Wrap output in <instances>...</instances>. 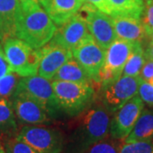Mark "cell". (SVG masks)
<instances>
[{
  "label": "cell",
  "instance_id": "7402d4cb",
  "mask_svg": "<svg viewBox=\"0 0 153 153\" xmlns=\"http://www.w3.org/2000/svg\"><path fill=\"white\" fill-rule=\"evenodd\" d=\"M146 61L145 56V49L143 44H140L133 52L124 66L123 74V76H140L143 66Z\"/></svg>",
  "mask_w": 153,
  "mask_h": 153
},
{
  "label": "cell",
  "instance_id": "3957f363",
  "mask_svg": "<svg viewBox=\"0 0 153 153\" xmlns=\"http://www.w3.org/2000/svg\"><path fill=\"white\" fill-rule=\"evenodd\" d=\"M52 85L60 114L75 117L97 100L91 84L53 80Z\"/></svg>",
  "mask_w": 153,
  "mask_h": 153
},
{
  "label": "cell",
  "instance_id": "2e32d148",
  "mask_svg": "<svg viewBox=\"0 0 153 153\" xmlns=\"http://www.w3.org/2000/svg\"><path fill=\"white\" fill-rule=\"evenodd\" d=\"M117 38L140 42L146 38V30L140 19L128 16H111Z\"/></svg>",
  "mask_w": 153,
  "mask_h": 153
},
{
  "label": "cell",
  "instance_id": "1f68e13d",
  "mask_svg": "<svg viewBox=\"0 0 153 153\" xmlns=\"http://www.w3.org/2000/svg\"><path fill=\"white\" fill-rule=\"evenodd\" d=\"M145 56L146 60H153V42H149L145 49Z\"/></svg>",
  "mask_w": 153,
  "mask_h": 153
},
{
  "label": "cell",
  "instance_id": "cb8c5ba5",
  "mask_svg": "<svg viewBox=\"0 0 153 153\" xmlns=\"http://www.w3.org/2000/svg\"><path fill=\"white\" fill-rule=\"evenodd\" d=\"M19 75L11 71L0 78V98L11 97L19 82Z\"/></svg>",
  "mask_w": 153,
  "mask_h": 153
},
{
  "label": "cell",
  "instance_id": "30bf717a",
  "mask_svg": "<svg viewBox=\"0 0 153 153\" xmlns=\"http://www.w3.org/2000/svg\"><path fill=\"white\" fill-rule=\"evenodd\" d=\"M145 105L142 99L137 94L112 114L109 136L123 141L132 131L140 115L145 108Z\"/></svg>",
  "mask_w": 153,
  "mask_h": 153
},
{
  "label": "cell",
  "instance_id": "7a4b0ae2",
  "mask_svg": "<svg viewBox=\"0 0 153 153\" xmlns=\"http://www.w3.org/2000/svg\"><path fill=\"white\" fill-rule=\"evenodd\" d=\"M57 27L38 2L21 3V10L15 23L14 38L41 49L54 37Z\"/></svg>",
  "mask_w": 153,
  "mask_h": 153
},
{
  "label": "cell",
  "instance_id": "4316f807",
  "mask_svg": "<svg viewBox=\"0 0 153 153\" xmlns=\"http://www.w3.org/2000/svg\"><path fill=\"white\" fill-rule=\"evenodd\" d=\"M140 97L142 100L150 107H153V86L149 84L148 82L143 81L141 82L139 87V94Z\"/></svg>",
  "mask_w": 153,
  "mask_h": 153
},
{
  "label": "cell",
  "instance_id": "44dd1931",
  "mask_svg": "<svg viewBox=\"0 0 153 153\" xmlns=\"http://www.w3.org/2000/svg\"><path fill=\"white\" fill-rule=\"evenodd\" d=\"M110 16H128L141 19L145 8L143 0H108Z\"/></svg>",
  "mask_w": 153,
  "mask_h": 153
},
{
  "label": "cell",
  "instance_id": "5b68a950",
  "mask_svg": "<svg viewBox=\"0 0 153 153\" xmlns=\"http://www.w3.org/2000/svg\"><path fill=\"white\" fill-rule=\"evenodd\" d=\"M140 42L117 38L106 49L104 65L99 74L98 88L117 81L123 74L124 66Z\"/></svg>",
  "mask_w": 153,
  "mask_h": 153
},
{
  "label": "cell",
  "instance_id": "8d00e7d4",
  "mask_svg": "<svg viewBox=\"0 0 153 153\" xmlns=\"http://www.w3.org/2000/svg\"><path fill=\"white\" fill-rule=\"evenodd\" d=\"M143 1H144V0H143Z\"/></svg>",
  "mask_w": 153,
  "mask_h": 153
},
{
  "label": "cell",
  "instance_id": "ba28073f",
  "mask_svg": "<svg viewBox=\"0 0 153 153\" xmlns=\"http://www.w3.org/2000/svg\"><path fill=\"white\" fill-rule=\"evenodd\" d=\"M140 76H122L114 82L99 88V101L111 114L139 94Z\"/></svg>",
  "mask_w": 153,
  "mask_h": 153
},
{
  "label": "cell",
  "instance_id": "d590c367",
  "mask_svg": "<svg viewBox=\"0 0 153 153\" xmlns=\"http://www.w3.org/2000/svg\"><path fill=\"white\" fill-rule=\"evenodd\" d=\"M152 141H153V137H152Z\"/></svg>",
  "mask_w": 153,
  "mask_h": 153
},
{
  "label": "cell",
  "instance_id": "603a6c76",
  "mask_svg": "<svg viewBox=\"0 0 153 153\" xmlns=\"http://www.w3.org/2000/svg\"><path fill=\"white\" fill-rule=\"evenodd\" d=\"M123 141L107 137L94 143L82 153H120Z\"/></svg>",
  "mask_w": 153,
  "mask_h": 153
},
{
  "label": "cell",
  "instance_id": "f1b7e54d",
  "mask_svg": "<svg viewBox=\"0 0 153 153\" xmlns=\"http://www.w3.org/2000/svg\"><path fill=\"white\" fill-rule=\"evenodd\" d=\"M140 76L143 81L153 86V60H146Z\"/></svg>",
  "mask_w": 153,
  "mask_h": 153
},
{
  "label": "cell",
  "instance_id": "8992f818",
  "mask_svg": "<svg viewBox=\"0 0 153 153\" xmlns=\"http://www.w3.org/2000/svg\"><path fill=\"white\" fill-rule=\"evenodd\" d=\"M13 94H21L35 100L47 111L52 119L60 115L52 82L44 77L37 75L22 76Z\"/></svg>",
  "mask_w": 153,
  "mask_h": 153
},
{
  "label": "cell",
  "instance_id": "d6a6232c",
  "mask_svg": "<svg viewBox=\"0 0 153 153\" xmlns=\"http://www.w3.org/2000/svg\"><path fill=\"white\" fill-rule=\"evenodd\" d=\"M146 38L150 39L151 42H153V28H145Z\"/></svg>",
  "mask_w": 153,
  "mask_h": 153
},
{
  "label": "cell",
  "instance_id": "f546056e",
  "mask_svg": "<svg viewBox=\"0 0 153 153\" xmlns=\"http://www.w3.org/2000/svg\"><path fill=\"white\" fill-rule=\"evenodd\" d=\"M10 66L9 65L7 59H6L4 49L0 44V78L11 72Z\"/></svg>",
  "mask_w": 153,
  "mask_h": 153
},
{
  "label": "cell",
  "instance_id": "ffe728a7",
  "mask_svg": "<svg viewBox=\"0 0 153 153\" xmlns=\"http://www.w3.org/2000/svg\"><path fill=\"white\" fill-rule=\"evenodd\" d=\"M53 80L81 82V83L91 84L93 86L96 85L92 77L82 69V66L73 59V57L68 61H66L58 70Z\"/></svg>",
  "mask_w": 153,
  "mask_h": 153
},
{
  "label": "cell",
  "instance_id": "5bb4252c",
  "mask_svg": "<svg viewBox=\"0 0 153 153\" xmlns=\"http://www.w3.org/2000/svg\"><path fill=\"white\" fill-rule=\"evenodd\" d=\"M42 57L38 67V76L53 80L56 72L66 61L72 58L71 50L49 42L41 48Z\"/></svg>",
  "mask_w": 153,
  "mask_h": 153
},
{
  "label": "cell",
  "instance_id": "e575fe53",
  "mask_svg": "<svg viewBox=\"0 0 153 153\" xmlns=\"http://www.w3.org/2000/svg\"><path fill=\"white\" fill-rule=\"evenodd\" d=\"M38 0H20L21 3H28V2H38Z\"/></svg>",
  "mask_w": 153,
  "mask_h": 153
},
{
  "label": "cell",
  "instance_id": "ac0fdd59",
  "mask_svg": "<svg viewBox=\"0 0 153 153\" xmlns=\"http://www.w3.org/2000/svg\"><path fill=\"white\" fill-rule=\"evenodd\" d=\"M17 119L11 101L8 98H0V142L16 136Z\"/></svg>",
  "mask_w": 153,
  "mask_h": 153
},
{
  "label": "cell",
  "instance_id": "6da1fadb",
  "mask_svg": "<svg viewBox=\"0 0 153 153\" xmlns=\"http://www.w3.org/2000/svg\"><path fill=\"white\" fill-rule=\"evenodd\" d=\"M112 115L97 100L77 116L66 143L67 153H82L94 143L109 137Z\"/></svg>",
  "mask_w": 153,
  "mask_h": 153
},
{
  "label": "cell",
  "instance_id": "4dcf8cb0",
  "mask_svg": "<svg viewBox=\"0 0 153 153\" xmlns=\"http://www.w3.org/2000/svg\"><path fill=\"white\" fill-rule=\"evenodd\" d=\"M84 1L92 4L97 10L102 11L105 14L109 15V16L111 15L108 0H84Z\"/></svg>",
  "mask_w": 153,
  "mask_h": 153
},
{
  "label": "cell",
  "instance_id": "277c9868",
  "mask_svg": "<svg viewBox=\"0 0 153 153\" xmlns=\"http://www.w3.org/2000/svg\"><path fill=\"white\" fill-rule=\"evenodd\" d=\"M3 49L13 72L22 77L37 75L42 57L41 49H33L17 38H6Z\"/></svg>",
  "mask_w": 153,
  "mask_h": 153
},
{
  "label": "cell",
  "instance_id": "4fadbf2b",
  "mask_svg": "<svg viewBox=\"0 0 153 153\" xmlns=\"http://www.w3.org/2000/svg\"><path fill=\"white\" fill-rule=\"evenodd\" d=\"M10 101L16 119L23 124L43 125L52 121L51 117L41 105L27 96L13 94Z\"/></svg>",
  "mask_w": 153,
  "mask_h": 153
},
{
  "label": "cell",
  "instance_id": "9c48e42d",
  "mask_svg": "<svg viewBox=\"0 0 153 153\" xmlns=\"http://www.w3.org/2000/svg\"><path fill=\"white\" fill-rule=\"evenodd\" d=\"M78 13L84 18L94 40L106 50L117 38L111 17L87 2L83 4Z\"/></svg>",
  "mask_w": 153,
  "mask_h": 153
},
{
  "label": "cell",
  "instance_id": "83f0119b",
  "mask_svg": "<svg viewBox=\"0 0 153 153\" xmlns=\"http://www.w3.org/2000/svg\"><path fill=\"white\" fill-rule=\"evenodd\" d=\"M141 22L145 28H153V0H145Z\"/></svg>",
  "mask_w": 153,
  "mask_h": 153
},
{
  "label": "cell",
  "instance_id": "484cf974",
  "mask_svg": "<svg viewBox=\"0 0 153 153\" xmlns=\"http://www.w3.org/2000/svg\"><path fill=\"white\" fill-rule=\"evenodd\" d=\"M120 153H153V141L152 140L123 143Z\"/></svg>",
  "mask_w": 153,
  "mask_h": 153
},
{
  "label": "cell",
  "instance_id": "8fae6325",
  "mask_svg": "<svg viewBox=\"0 0 153 153\" xmlns=\"http://www.w3.org/2000/svg\"><path fill=\"white\" fill-rule=\"evenodd\" d=\"M71 52L73 59L98 85L99 74L104 65L106 50L102 49L92 37L76 46Z\"/></svg>",
  "mask_w": 153,
  "mask_h": 153
},
{
  "label": "cell",
  "instance_id": "e0dca14e",
  "mask_svg": "<svg viewBox=\"0 0 153 153\" xmlns=\"http://www.w3.org/2000/svg\"><path fill=\"white\" fill-rule=\"evenodd\" d=\"M21 10L20 0H0V40L14 38L15 23Z\"/></svg>",
  "mask_w": 153,
  "mask_h": 153
},
{
  "label": "cell",
  "instance_id": "d6986e66",
  "mask_svg": "<svg viewBox=\"0 0 153 153\" xmlns=\"http://www.w3.org/2000/svg\"><path fill=\"white\" fill-rule=\"evenodd\" d=\"M153 137V107L144 108L130 134L123 143L152 140Z\"/></svg>",
  "mask_w": 153,
  "mask_h": 153
},
{
  "label": "cell",
  "instance_id": "d4e9b609",
  "mask_svg": "<svg viewBox=\"0 0 153 153\" xmlns=\"http://www.w3.org/2000/svg\"><path fill=\"white\" fill-rule=\"evenodd\" d=\"M3 145L6 153H39L27 143L24 142L16 136L8 139Z\"/></svg>",
  "mask_w": 153,
  "mask_h": 153
},
{
  "label": "cell",
  "instance_id": "7c38bea8",
  "mask_svg": "<svg viewBox=\"0 0 153 153\" xmlns=\"http://www.w3.org/2000/svg\"><path fill=\"white\" fill-rule=\"evenodd\" d=\"M90 38L92 36L84 18L77 13L66 23L57 27L54 37L49 42L72 51L76 46Z\"/></svg>",
  "mask_w": 153,
  "mask_h": 153
},
{
  "label": "cell",
  "instance_id": "74e56055",
  "mask_svg": "<svg viewBox=\"0 0 153 153\" xmlns=\"http://www.w3.org/2000/svg\"><path fill=\"white\" fill-rule=\"evenodd\" d=\"M144 1H145V0H144Z\"/></svg>",
  "mask_w": 153,
  "mask_h": 153
},
{
  "label": "cell",
  "instance_id": "9a60e30c",
  "mask_svg": "<svg viewBox=\"0 0 153 153\" xmlns=\"http://www.w3.org/2000/svg\"><path fill=\"white\" fill-rule=\"evenodd\" d=\"M38 3L48 14L52 22L60 27L76 15L84 0H38Z\"/></svg>",
  "mask_w": 153,
  "mask_h": 153
},
{
  "label": "cell",
  "instance_id": "836d02e7",
  "mask_svg": "<svg viewBox=\"0 0 153 153\" xmlns=\"http://www.w3.org/2000/svg\"><path fill=\"white\" fill-rule=\"evenodd\" d=\"M0 153H6L4 146V145H3L2 142H0Z\"/></svg>",
  "mask_w": 153,
  "mask_h": 153
},
{
  "label": "cell",
  "instance_id": "52a82bcc",
  "mask_svg": "<svg viewBox=\"0 0 153 153\" xmlns=\"http://www.w3.org/2000/svg\"><path fill=\"white\" fill-rule=\"evenodd\" d=\"M16 137L39 153H61L65 148V138L55 128L25 125L18 131Z\"/></svg>",
  "mask_w": 153,
  "mask_h": 153
}]
</instances>
